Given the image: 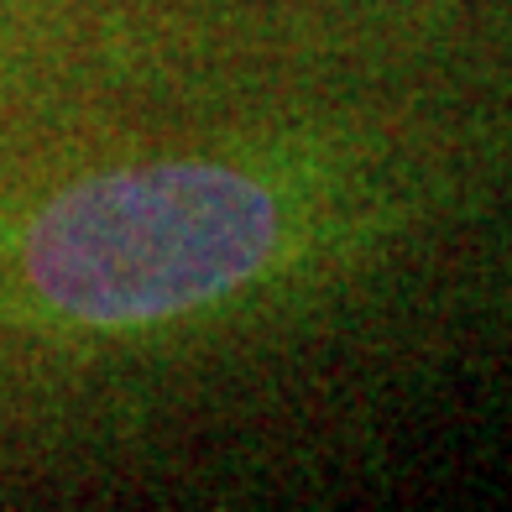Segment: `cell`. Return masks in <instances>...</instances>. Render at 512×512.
Here are the masks:
<instances>
[{
    "instance_id": "obj_1",
    "label": "cell",
    "mask_w": 512,
    "mask_h": 512,
    "mask_svg": "<svg viewBox=\"0 0 512 512\" xmlns=\"http://www.w3.org/2000/svg\"><path fill=\"white\" fill-rule=\"evenodd\" d=\"M424 168L371 131H277L84 168L0 220V304L79 345L241 324L418 220Z\"/></svg>"
}]
</instances>
